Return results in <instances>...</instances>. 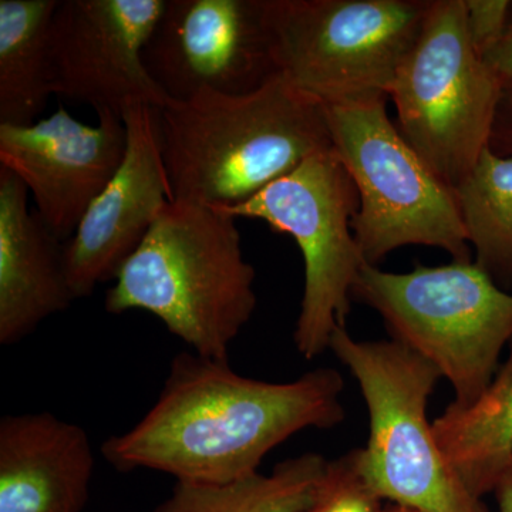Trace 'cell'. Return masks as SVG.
I'll list each match as a JSON object with an SVG mask.
<instances>
[{"mask_svg":"<svg viewBox=\"0 0 512 512\" xmlns=\"http://www.w3.org/2000/svg\"><path fill=\"white\" fill-rule=\"evenodd\" d=\"M59 0H0V124L30 126L50 87L49 30Z\"/></svg>","mask_w":512,"mask_h":512,"instance_id":"17","label":"cell"},{"mask_svg":"<svg viewBox=\"0 0 512 512\" xmlns=\"http://www.w3.org/2000/svg\"><path fill=\"white\" fill-rule=\"evenodd\" d=\"M383 500L369 484L360 448L329 460L311 501L298 512H380Z\"/></svg>","mask_w":512,"mask_h":512,"instance_id":"20","label":"cell"},{"mask_svg":"<svg viewBox=\"0 0 512 512\" xmlns=\"http://www.w3.org/2000/svg\"><path fill=\"white\" fill-rule=\"evenodd\" d=\"M97 116V126H86L60 106L30 126L0 124V167L23 181L37 217L62 242L73 237L126 156L123 117L110 110Z\"/></svg>","mask_w":512,"mask_h":512,"instance_id":"12","label":"cell"},{"mask_svg":"<svg viewBox=\"0 0 512 512\" xmlns=\"http://www.w3.org/2000/svg\"><path fill=\"white\" fill-rule=\"evenodd\" d=\"M329 350L366 403L369 437L360 457L377 495L420 512H491L450 466L427 417L439 370L392 339L359 340L348 328L336 329Z\"/></svg>","mask_w":512,"mask_h":512,"instance_id":"5","label":"cell"},{"mask_svg":"<svg viewBox=\"0 0 512 512\" xmlns=\"http://www.w3.org/2000/svg\"><path fill=\"white\" fill-rule=\"evenodd\" d=\"M501 92L471 45L464 0H433L389 97L404 140L453 191L490 147Z\"/></svg>","mask_w":512,"mask_h":512,"instance_id":"8","label":"cell"},{"mask_svg":"<svg viewBox=\"0 0 512 512\" xmlns=\"http://www.w3.org/2000/svg\"><path fill=\"white\" fill-rule=\"evenodd\" d=\"M94 466L79 424L50 412L0 419V512H83Z\"/></svg>","mask_w":512,"mask_h":512,"instance_id":"14","label":"cell"},{"mask_svg":"<svg viewBox=\"0 0 512 512\" xmlns=\"http://www.w3.org/2000/svg\"><path fill=\"white\" fill-rule=\"evenodd\" d=\"M493 494L497 501L498 512H512V463L498 478Z\"/></svg>","mask_w":512,"mask_h":512,"instance_id":"24","label":"cell"},{"mask_svg":"<svg viewBox=\"0 0 512 512\" xmlns=\"http://www.w3.org/2000/svg\"><path fill=\"white\" fill-rule=\"evenodd\" d=\"M389 96L325 104L332 146L359 194L352 229L363 258L379 265L403 247H433L473 261L456 194L404 140Z\"/></svg>","mask_w":512,"mask_h":512,"instance_id":"6","label":"cell"},{"mask_svg":"<svg viewBox=\"0 0 512 512\" xmlns=\"http://www.w3.org/2000/svg\"><path fill=\"white\" fill-rule=\"evenodd\" d=\"M380 512H420L417 510H414V508L406 507V505H400V504H392L386 505V507H383Z\"/></svg>","mask_w":512,"mask_h":512,"instance_id":"25","label":"cell"},{"mask_svg":"<svg viewBox=\"0 0 512 512\" xmlns=\"http://www.w3.org/2000/svg\"><path fill=\"white\" fill-rule=\"evenodd\" d=\"M29 191L0 167V345L28 338L76 301L67 281L64 242L29 211Z\"/></svg>","mask_w":512,"mask_h":512,"instance_id":"15","label":"cell"},{"mask_svg":"<svg viewBox=\"0 0 512 512\" xmlns=\"http://www.w3.org/2000/svg\"><path fill=\"white\" fill-rule=\"evenodd\" d=\"M276 69L325 104L389 96L433 0H264Z\"/></svg>","mask_w":512,"mask_h":512,"instance_id":"7","label":"cell"},{"mask_svg":"<svg viewBox=\"0 0 512 512\" xmlns=\"http://www.w3.org/2000/svg\"><path fill=\"white\" fill-rule=\"evenodd\" d=\"M484 60L503 86L512 82V9L503 39L484 57Z\"/></svg>","mask_w":512,"mask_h":512,"instance_id":"23","label":"cell"},{"mask_svg":"<svg viewBox=\"0 0 512 512\" xmlns=\"http://www.w3.org/2000/svg\"><path fill=\"white\" fill-rule=\"evenodd\" d=\"M434 434L450 466L478 498L512 463V340L507 359L483 394L467 406L451 402L433 420Z\"/></svg>","mask_w":512,"mask_h":512,"instance_id":"16","label":"cell"},{"mask_svg":"<svg viewBox=\"0 0 512 512\" xmlns=\"http://www.w3.org/2000/svg\"><path fill=\"white\" fill-rule=\"evenodd\" d=\"M144 64L170 100L254 92L279 73L264 0H165Z\"/></svg>","mask_w":512,"mask_h":512,"instance_id":"10","label":"cell"},{"mask_svg":"<svg viewBox=\"0 0 512 512\" xmlns=\"http://www.w3.org/2000/svg\"><path fill=\"white\" fill-rule=\"evenodd\" d=\"M127 151L119 171L64 242V266L74 299L116 281L121 268L143 244L171 197L161 153L158 113L133 104L123 113Z\"/></svg>","mask_w":512,"mask_h":512,"instance_id":"13","label":"cell"},{"mask_svg":"<svg viewBox=\"0 0 512 512\" xmlns=\"http://www.w3.org/2000/svg\"><path fill=\"white\" fill-rule=\"evenodd\" d=\"M352 298L383 319L390 339L439 370L458 406L483 394L512 340V293L474 261L416 264L404 274L366 264Z\"/></svg>","mask_w":512,"mask_h":512,"instance_id":"4","label":"cell"},{"mask_svg":"<svg viewBox=\"0 0 512 512\" xmlns=\"http://www.w3.org/2000/svg\"><path fill=\"white\" fill-rule=\"evenodd\" d=\"M359 194L333 148L313 154L245 204L227 210L235 218L264 221L295 239L303 259V293L293 343L315 359L330 349L336 329L346 328L357 276L367 264L353 235Z\"/></svg>","mask_w":512,"mask_h":512,"instance_id":"9","label":"cell"},{"mask_svg":"<svg viewBox=\"0 0 512 512\" xmlns=\"http://www.w3.org/2000/svg\"><path fill=\"white\" fill-rule=\"evenodd\" d=\"M471 45L484 57L501 42L512 9L511 0H464Z\"/></svg>","mask_w":512,"mask_h":512,"instance_id":"21","label":"cell"},{"mask_svg":"<svg viewBox=\"0 0 512 512\" xmlns=\"http://www.w3.org/2000/svg\"><path fill=\"white\" fill-rule=\"evenodd\" d=\"M490 148L500 156L512 157V82L503 86L495 114Z\"/></svg>","mask_w":512,"mask_h":512,"instance_id":"22","label":"cell"},{"mask_svg":"<svg viewBox=\"0 0 512 512\" xmlns=\"http://www.w3.org/2000/svg\"><path fill=\"white\" fill-rule=\"evenodd\" d=\"M165 0H59L49 30L52 93L123 116L133 104L161 109L144 49Z\"/></svg>","mask_w":512,"mask_h":512,"instance_id":"11","label":"cell"},{"mask_svg":"<svg viewBox=\"0 0 512 512\" xmlns=\"http://www.w3.org/2000/svg\"><path fill=\"white\" fill-rule=\"evenodd\" d=\"M454 194L473 261L501 288L512 286V157L485 148Z\"/></svg>","mask_w":512,"mask_h":512,"instance_id":"19","label":"cell"},{"mask_svg":"<svg viewBox=\"0 0 512 512\" xmlns=\"http://www.w3.org/2000/svg\"><path fill=\"white\" fill-rule=\"evenodd\" d=\"M345 379L332 367L292 382L239 375L228 359L183 352L136 426L101 446L117 471L151 470L175 483L222 484L258 473L264 458L301 431L345 420Z\"/></svg>","mask_w":512,"mask_h":512,"instance_id":"1","label":"cell"},{"mask_svg":"<svg viewBox=\"0 0 512 512\" xmlns=\"http://www.w3.org/2000/svg\"><path fill=\"white\" fill-rule=\"evenodd\" d=\"M237 220L205 205L168 202L107 291L106 311L151 313L197 355L228 359L258 305Z\"/></svg>","mask_w":512,"mask_h":512,"instance_id":"3","label":"cell"},{"mask_svg":"<svg viewBox=\"0 0 512 512\" xmlns=\"http://www.w3.org/2000/svg\"><path fill=\"white\" fill-rule=\"evenodd\" d=\"M328 458L301 454L258 473L222 484L175 483L154 512H298L311 501Z\"/></svg>","mask_w":512,"mask_h":512,"instance_id":"18","label":"cell"},{"mask_svg":"<svg viewBox=\"0 0 512 512\" xmlns=\"http://www.w3.org/2000/svg\"><path fill=\"white\" fill-rule=\"evenodd\" d=\"M157 113L173 201L220 211L333 148L325 103L281 73L251 93H201Z\"/></svg>","mask_w":512,"mask_h":512,"instance_id":"2","label":"cell"}]
</instances>
